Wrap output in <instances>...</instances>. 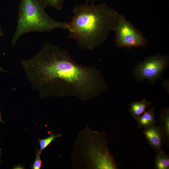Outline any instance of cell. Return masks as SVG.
Here are the masks:
<instances>
[{
    "label": "cell",
    "instance_id": "1",
    "mask_svg": "<svg viewBox=\"0 0 169 169\" xmlns=\"http://www.w3.org/2000/svg\"><path fill=\"white\" fill-rule=\"evenodd\" d=\"M21 63L28 79L41 98L73 96L87 100L108 87L96 68L77 63L67 50L48 42L35 56Z\"/></svg>",
    "mask_w": 169,
    "mask_h": 169
},
{
    "label": "cell",
    "instance_id": "2",
    "mask_svg": "<svg viewBox=\"0 0 169 169\" xmlns=\"http://www.w3.org/2000/svg\"><path fill=\"white\" fill-rule=\"evenodd\" d=\"M68 23L69 38L83 49L92 50L102 44L113 30L119 14L104 3L77 5L72 10Z\"/></svg>",
    "mask_w": 169,
    "mask_h": 169
},
{
    "label": "cell",
    "instance_id": "3",
    "mask_svg": "<svg viewBox=\"0 0 169 169\" xmlns=\"http://www.w3.org/2000/svg\"><path fill=\"white\" fill-rule=\"evenodd\" d=\"M106 136L104 132L88 128L80 132L72 154L74 163L77 162L79 167L82 165L81 167L86 168L117 169L108 149Z\"/></svg>",
    "mask_w": 169,
    "mask_h": 169
},
{
    "label": "cell",
    "instance_id": "4",
    "mask_svg": "<svg viewBox=\"0 0 169 169\" xmlns=\"http://www.w3.org/2000/svg\"><path fill=\"white\" fill-rule=\"evenodd\" d=\"M39 0H20L17 28L11 40L15 44L20 37L33 32L57 29L69 30V23L55 20L46 12Z\"/></svg>",
    "mask_w": 169,
    "mask_h": 169
},
{
    "label": "cell",
    "instance_id": "5",
    "mask_svg": "<svg viewBox=\"0 0 169 169\" xmlns=\"http://www.w3.org/2000/svg\"><path fill=\"white\" fill-rule=\"evenodd\" d=\"M113 31L119 48L139 47L148 44L141 33L123 15L119 14Z\"/></svg>",
    "mask_w": 169,
    "mask_h": 169
},
{
    "label": "cell",
    "instance_id": "6",
    "mask_svg": "<svg viewBox=\"0 0 169 169\" xmlns=\"http://www.w3.org/2000/svg\"><path fill=\"white\" fill-rule=\"evenodd\" d=\"M167 59L164 56H154L149 57L138 64L135 72L138 79H147L153 82L160 79L167 64Z\"/></svg>",
    "mask_w": 169,
    "mask_h": 169
},
{
    "label": "cell",
    "instance_id": "7",
    "mask_svg": "<svg viewBox=\"0 0 169 169\" xmlns=\"http://www.w3.org/2000/svg\"><path fill=\"white\" fill-rule=\"evenodd\" d=\"M143 133L150 146L156 153L163 151V139L158 126L156 125L144 128Z\"/></svg>",
    "mask_w": 169,
    "mask_h": 169
},
{
    "label": "cell",
    "instance_id": "8",
    "mask_svg": "<svg viewBox=\"0 0 169 169\" xmlns=\"http://www.w3.org/2000/svg\"><path fill=\"white\" fill-rule=\"evenodd\" d=\"M158 126L162 135L163 142L168 148L169 147V109L166 108L161 111L159 120L157 121Z\"/></svg>",
    "mask_w": 169,
    "mask_h": 169
},
{
    "label": "cell",
    "instance_id": "9",
    "mask_svg": "<svg viewBox=\"0 0 169 169\" xmlns=\"http://www.w3.org/2000/svg\"><path fill=\"white\" fill-rule=\"evenodd\" d=\"M154 110V108L152 107L135 120L139 128H145L156 125L157 121L156 120Z\"/></svg>",
    "mask_w": 169,
    "mask_h": 169
},
{
    "label": "cell",
    "instance_id": "10",
    "mask_svg": "<svg viewBox=\"0 0 169 169\" xmlns=\"http://www.w3.org/2000/svg\"><path fill=\"white\" fill-rule=\"evenodd\" d=\"M151 104V103L148 102L146 99L133 102L130 105L129 111L131 116L136 120L147 110Z\"/></svg>",
    "mask_w": 169,
    "mask_h": 169
},
{
    "label": "cell",
    "instance_id": "11",
    "mask_svg": "<svg viewBox=\"0 0 169 169\" xmlns=\"http://www.w3.org/2000/svg\"><path fill=\"white\" fill-rule=\"evenodd\" d=\"M154 168L156 169H169V156L163 151L156 153L155 157Z\"/></svg>",
    "mask_w": 169,
    "mask_h": 169
},
{
    "label": "cell",
    "instance_id": "12",
    "mask_svg": "<svg viewBox=\"0 0 169 169\" xmlns=\"http://www.w3.org/2000/svg\"><path fill=\"white\" fill-rule=\"evenodd\" d=\"M65 0H39L43 7L45 8L50 6L55 8L58 11L61 10Z\"/></svg>",
    "mask_w": 169,
    "mask_h": 169
},
{
    "label": "cell",
    "instance_id": "13",
    "mask_svg": "<svg viewBox=\"0 0 169 169\" xmlns=\"http://www.w3.org/2000/svg\"><path fill=\"white\" fill-rule=\"evenodd\" d=\"M61 136V134L54 135L52 132L50 131V135L48 137L45 139L38 140L40 148L39 151L42 152L43 150L46 148L55 139L60 137Z\"/></svg>",
    "mask_w": 169,
    "mask_h": 169
},
{
    "label": "cell",
    "instance_id": "14",
    "mask_svg": "<svg viewBox=\"0 0 169 169\" xmlns=\"http://www.w3.org/2000/svg\"><path fill=\"white\" fill-rule=\"evenodd\" d=\"M41 152L37 150L36 152V158L33 164L31 165L32 169H40L42 166V162L40 159V156Z\"/></svg>",
    "mask_w": 169,
    "mask_h": 169
},
{
    "label": "cell",
    "instance_id": "15",
    "mask_svg": "<svg viewBox=\"0 0 169 169\" xmlns=\"http://www.w3.org/2000/svg\"><path fill=\"white\" fill-rule=\"evenodd\" d=\"M3 35V33L1 28V27L0 26V38L1 37H2ZM0 71L3 72L6 71V70H4L3 69H2V68H1L0 67Z\"/></svg>",
    "mask_w": 169,
    "mask_h": 169
},
{
    "label": "cell",
    "instance_id": "16",
    "mask_svg": "<svg viewBox=\"0 0 169 169\" xmlns=\"http://www.w3.org/2000/svg\"><path fill=\"white\" fill-rule=\"evenodd\" d=\"M85 1L86 3H87L88 2H90L92 3L94 2V1H101V0H84Z\"/></svg>",
    "mask_w": 169,
    "mask_h": 169
},
{
    "label": "cell",
    "instance_id": "17",
    "mask_svg": "<svg viewBox=\"0 0 169 169\" xmlns=\"http://www.w3.org/2000/svg\"><path fill=\"white\" fill-rule=\"evenodd\" d=\"M0 122L1 123H4V121L2 119L1 116V113L0 112Z\"/></svg>",
    "mask_w": 169,
    "mask_h": 169
},
{
    "label": "cell",
    "instance_id": "18",
    "mask_svg": "<svg viewBox=\"0 0 169 169\" xmlns=\"http://www.w3.org/2000/svg\"><path fill=\"white\" fill-rule=\"evenodd\" d=\"M1 151H0V155H1Z\"/></svg>",
    "mask_w": 169,
    "mask_h": 169
},
{
    "label": "cell",
    "instance_id": "19",
    "mask_svg": "<svg viewBox=\"0 0 169 169\" xmlns=\"http://www.w3.org/2000/svg\"><path fill=\"white\" fill-rule=\"evenodd\" d=\"M1 162V161H0V162Z\"/></svg>",
    "mask_w": 169,
    "mask_h": 169
}]
</instances>
